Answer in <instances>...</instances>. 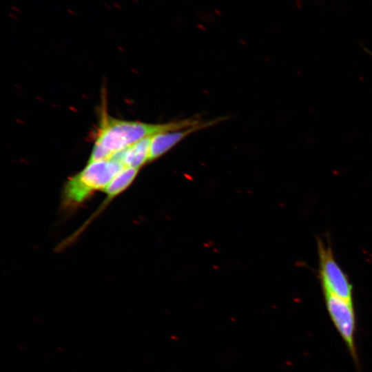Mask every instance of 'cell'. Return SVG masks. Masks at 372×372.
Instances as JSON below:
<instances>
[{
    "label": "cell",
    "mask_w": 372,
    "mask_h": 372,
    "mask_svg": "<svg viewBox=\"0 0 372 372\" xmlns=\"http://www.w3.org/2000/svg\"><path fill=\"white\" fill-rule=\"evenodd\" d=\"M152 137L143 138L126 149L114 154L111 158L118 161L123 167L140 169L149 163Z\"/></svg>",
    "instance_id": "cell-6"
},
{
    "label": "cell",
    "mask_w": 372,
    "mask_h": 372,
    "mask_svg": "<svg viewBox=\"0 0 372 372\" xmlns=\"http://www.w3.org/2000/svg\"><path fill=\"white\" fill-rule=\"evenodd\" d=\"M317 248L319 279L323 293L353 301V285L347 274L335 260L329 242L325 243L320 238H318Z\"/></svg>",
    "instance_id": "cell-3"
},
{
    "label": "cell",
    "mask_w": 372,
    "mask_h": 372,
    "mask_svg": "<svg viewBox=\"0 0 372 372\" xmlns=\"http://www.w3.org/2000/svg\"><path fill=\"white\" fill-rule=\"evenodd\" d=\"M138 170L139 169L133 167H125L121 169L104 189L107 197L103 204H106L126 189L136 177Z\"/></svg>",
    "instance_id": "cell-7"
},
{
    "label": "cell",
    "mask_w": 372,
    "mask_h": 372,
    "mask_svg": "<svg viewBox=\"0 0 372 372\" xmlns=\"http://www.w3.org/2000/svg\"><path fill=\"white\" fill-rule=\"evenodd\" d=\"M123 168L113 158L87 163L81 171L66 181L63 191V205L72 208L82 204L95 191L104 190Z\"/></svg>",
    "instance_id": "cell-2"
},
{
    "label": "cell",
    "mask_w": 372,
    "mask_h": 372,
    "mask_svg": "<svg viewBox=\"0 0 372 372\" xmlns=\"http://www.w3.org/2000/svg\"><path fill=\"white\" fill-rule=\"evenodd\" d=\"M206 121L191 118L162 124L118 119L103 107L94 146L87 163L110 158L135 143L156 134L200 125Z\"/></svg>",
    "instance_id": "cell-1"
},
{
    "label": "cell",
    "mask_w": 372,
    "mask_h": 372,
    "mask_svg": "<svg viewBox=\"0 0 372 372\" xmlns=\"http://www.w3.org/2000/svg\"><path fill=\"white\" fill-rule=\"evenodd\" d=\"M222 120L223 118H220L206 121L200 125L166 132L153 136L149 148V163L162 156L189 134L214 125Z\"/></svg>",
    "instance_id": "cell-5"
},
{
    "label": "cell",
    "mask_w": 372,
    "mask_h": 372,
    "mask_svg": "<svg viewBox=\"0 0 372 372\" xmlns=\"http://www.w3.org/2000/svg\"><path fill=\"white\" fill-rule=\"evenodd\" d=\"M323 294L329 316L358 366L359 360L355 340L356 316L353 302L331 294Z\"/></svg>",
    "instance_id": "cell-4"
}]
</instances>
